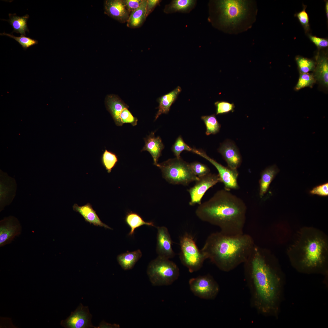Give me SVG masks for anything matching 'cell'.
I'll use <instances>...</instances> for the list:
<instances>
[{
  "instance_id": "1",
  "label": "cell",
  "mask_w": 328,
  "mask_h": 328,
  "mask_svg": "<svg viewBox=\"0 0 328 328\" xmlns=\"http://www.w3.org/2000/svg\"><path fill=\"white\" fill-rule=\"evenodd\" d=\"M244 264L251 306L264 316L278 317L285 284L278 262L268 251L255 245Z\"/></svg>"
},
{
  "instance_id": "2",
  "label": "cell",
  "mask_w": 328,
  "mask_h": 328,
  "mask_svg": "<svg viewBox=\"0 0 328 328\" xmlns=\"http://www.w3.org/2000/svg\"><path fill=\"white\" fill-rule=\"evenodd\" d=\"M246 210L242 199L224 189L200 204L195 213L201 220L219 227L221 233L235 235L243 233Z\"/></svg>"
},
{
  "instance_id": "3",
  "label": "cell",
  "mask_w": 328,
  "mask_h": 328,
  "mask_svg": "<svg viewBox=\"0 0 328 328\" xmlns=\"http://www.w3.org/2000/svg\"><path fill=\"white\" fill-rule=\"evenodd\" d=\"M288 255L292 266L299 272L327 275L328 243L319 231L306 228L299 232Z\"/></svg>"
},
{
  "instance_id": "4",
  "label": "cell",
  "mask_w": 328,
  "mask_h": 328,
  "mask_svg": "<svg viewBox=\"0 0 328 328\" xmlns=\"http://www.w3.org/2000/svg\"><path fill=\"white\" fill-rule=\"evenodd\" d=\"M255 245L248 234L229 235L220 231L208 236L201 250L220 269L228 272L245 262Z\"/></svg>"
},
{
  "instance_id": "5",
  "label": "cell",
  "mask_w": 328,
  "mask_h": 328,
  "mask_svg": "<svg viewBox=\"0 0 328 328\" xmlns=\"http://www.w3.org/2000/svg\"><path fill=\"white\" fill-rule=\"evenodd\" d=\"M161 169L164 178L170 184L187 186L199 179L193 172L190 163L181 157L170 159L158 166Z\"/></svg>"
},
{
  "instance_id": "6",
  "label": "cell",
  "mask_w": 328,
  "mask_h": 328,
  "mask_svg": "<svg viewBox=\"0 0 328 328\" xmlns=\"http://www.w3.org/2000/svg\"><path fill=\"white\" fill-rule=\"evenodd\" d=\"M147 273L153 285L167 286L171 285L178 279L179 270L173 262L158 256L149 264Z\"/></svg>"
},
{
  "instance_id": "7",
  "label": "cell",
  "mask_w": 328,
  "mask_h": 328,
  "mask_svg": "<svg viewBox=\"0 0 328 328\" xmlns=\"http://www.w3.org/2000/svg\"><path fill=\"white\" fill-rule=\"evenodd\" d=\"M180 251L179 255L182 263L190 272L200 270L207 259L205 255L197 247L193 238L186 233L180 239Z\"/></svg>"
},
{
  "instance_id": "8",
  "label": "cell",
  "mask_w": 328,
  "mask_h": 328,
  "mask_svg": "<svg viewBox=\"0 0 328 328\" xmlns=\"http://www.w3.org/2000/svg\"><path fill=\"white\" fill-rule=\"evenodd\" d=\"M219 21L224 26H234L245 16L248 10L246 1L219 0L216 2Z\"/></svg>"
},
{
  "instance_id": "9",
  "label": "cell",
  "mask_w": 328,
  "mask_h": 328,
  "mask_svg": "<svg viewBox=\"0 0 328 328\" xmlns=\"http://www.w3.org/2000/svg\"><path fill=\"white\" fill-rule=\"evenodd\" d=\"M190 290L195 296L202 299H213L219 291L218 284L210 275L192 278L189 281Z\"/></svg>"
},
{
  "instance_id": "10",
  "label": "cell",
  "mask_w": 328,
  "mask_h": 328,
  "mask_svg": "<svg viewBox=\"0 0 328 328\" xmlns=\"http://www.w3.org/2000/svg\"><path fill=\"white\" fill-rule=\"evenodd\" d=\"M193 149V152L205 159L216 168L218 172L220 182L224 185V189L230 191L231 190H237L239 189L237 180L238 172L237 169L225 167L208 156L203 151Z\"/></svg>"
},
{
  "instance_id": "11",
  "label": "cell",
  "mask_w": 328,
  "mask_h": 328,
  "mask_svg": "<svg viewBox=\"0 0 328 328\" xmlns=\"http://www.w3.org/2000/svg\"><path fill=\"white\" fill-rule=\"evenodd\" d=\"M198 177L195 185L188 190L190 197L189 202L190 206L200 204L202 198L206 191L217 183L220 182L218 174L209 173Z\"/></svg>"
},
{
  "instance_id": "12",
  "label": "cell",
  "mask_w": 328,
  "mask_h": 328,
  "mask_svg": "<svg viewBox=\"0 0 328 328\" xmlns=\"http://www.w3.org/2000/svg\"><path fill=\"white\" fill-rule=\"evenodd\" d=\"M21 225L15 217H5L0 221V247L10 244L22 232Z\"/></svg>"
},
{
  "instance_id": "13",
  "label": "cell",
  "mask_w": 328,
  "mask_h": 328,
  "mask_svg": "<svg viewBox=\"0 0 328 328\" xmlns=\"http://www.w3.org/2000/svg\"><path fill=\"white\" fill-rule=\"evenodd\" d=\"M91 318L88 308L81 304L67 319L61 321L60 324L65 328L92 327Z\"/></svg>"
},
{
  "instance_id": "14",
  "label": "cell",
  "mask_w": 328,
  "mask_h": 328,
  "mask_svg": "<svg viewBox=\"0 0 328 328\" xmlns=\"http://www.w3.org/2000/svg\"><path fill=\"white\" fill-rule=\"evenodd\" d=\"M218 151L226 162L228 167L237 169L241 166V156L238 148L232 141L226 140L221 144Z\"/></svg>"
},
{
  "instance_id": "15",
  "label": "cell",
  "mask_w": 328,
  "mask_h": 328,
  "mask_svg": "<svg viewBox=\"0 0 328 328\" xmlns=\"http://www.w3.org/2000/svg\"><path fill=\"white\" fill-rule=\"evenodd\" d=\"M156 251L159 256L169 259L175 254L172 248V241L168 229L165 227H157Z\"/></svg>"
},
{
  "instance_id": "16",
  "label": "cell",
  "mask_w": 328,
  "mask_h": 328,
  "mask_svg": "<svg viewBox=\"0 0 328 328\" xmlns=\"http://www.w3.org/2000/svg\"><path fill=\"white\" fill-rule=\"evenodd\" d=\"M17 185L15 179L6 174L0 175V211L12 201L15 195Z\"/></svg>"
},
{
  "instance_id": "17",
  "label": "cell",
  "mask_w": 328,
  "mask_h": 328,
  "mask_svg": "<svg viewBox=\"0 0 328 328\" xmlns=\"http://www.w3.org/2000/svg\"><path fill=\"white\" fill-rule=\"evenodd\" d=\"M104 7L105 14L121 23L127 22L130 14L123 0H104Z\"/></svg>"
},
{
  "instance_id": "18",
  "label": "cell",
  "mask_w": 328,
  "mask_h": 328,
  "mask_svg": "<svg viewBox=\"0 0 328 328\" xmlns=\"http://www.w3.org/2000/svg\"><path fill=\"white\" fill-rule=\"evenodd\" d=\"M105 104L107 110L110 113L116 125L121 126L122 124L120 118L122 111L129 106L117 95L113 94L108 95L105 99Z\"/></svg>"
},
{
  "instance_id": "19",
  "label": "cell",
  "mask_w": 328,
  "mask_h": 328,
  "mask_svg": "<svg viewBox=\"0 0 328 328\" xmlns=\"http://www.w3.org/2000/svg\"><path fill=\"white\" fill-rule=\"evenodd\" d=\"M144 140L145 145L142 151L149 152L153 158L154 164L158 166V159L164 148L161 138L159 136L155 137L154 133L152 132Z\"/></svg>"
},
{
  "instance_id": "20",
  "label": "cell",
  "mask_w": 328,
  "mask_h": 328,
  "mask_svg": "<svg viewBox=\"0 0 328 328\" xmlns=\"http://www.w3.org/2000/svg\"><path fill=\"white\" fill-rule=\"evenodd\" d=\"M73 210L78 212L84 217L85 221L97 226L103 227L109 229H112L107 225L103 223L93 209L92 205L88 203L85 205L79 206L74 204L73 206Z\"/></svg>"
},
{
  "instance_id": "21",
  "label": "cell",
  "mask_w": 328,
  "mask_h": 328,
  "mask_svg": "<svg viewBox=\"0 0 328 328\" xmlns=\"http://www.w3.org/2000/svg\"><path fill=\"white\" fill-rule=\"evenodd\" d=\"M181 90V87L178 86L172 91L158 98L157 101L159 105L155 120L162 114H167L169 112L171 106L177 99Z\"/></svg>"
},
{
  "instance_id": "22",
  "label": "cell",
  "mask_w": 328,
  "mask_h": 328,
  "mask_svg": "<svg viewBox=\"0 0 328 328\" xmlns=\"http://www.w3.org/2000/svg\"><path fill=\"white\" fill-rule=\"evenodd\" d=\"M313 75L316 80L326 87L328 86V59L326 55L319 54L316 57V62Z\"/></svg>"
},
{
  "instance_id": "23",
  "label": "cell",
  "mask_w": 328,
  "mask_h": 328,
  "mask_svg": "<svg viewBox=\"0 0 328 328\" xmlns=\"http://www.w3.org/2000/svg\"><path fill=\"white\" fill-rule=\"evenodd\" d=\"M196 2L194 0H173L165 6L163 11L166 14L189 13L195 8Z\"/></svg>"
},
{
  "instance_id": "24",
  "label": "cell",
  "mask_w": 328,
  "mask_h": 328,
  "mask_svg": "<svg viewBox=\"0 0 328 328\" xmlns=\"http://www.w3.org/2000/svg\"><path fill=\"white\" fill-rule=\"evenodd\" d=\"M279 171L276 166L274 165L266 168L262 171L259 181L261 198L267 193L271 183Z\"/></svg>"
},
{
  "instance_id": "25",
  "label": "cell",
  "mask_w": 328,
  "mask_h": 328,
  "mask_svg": "<svg viewBox=\"0 0 328 328\" xmlns=\"http://www.w3.org/2000/svg\"><path fill=\"white\" fill-rule=\"evenodd\" d=\"M146 3L147 0H143L140 6L131 13L127 22L128 27L137 28L142 26L146 18Z\"/></svg>"
},
{
  "instance_id": "26",
  "label": "cell",
  "mask_w": 328,
  "mask_h": 328,
  "mask_svg": "<svg viewBox=\"0 0 328 328\" xmlns=\"http://www.w3.org/2000/svg\"><path fill=\"white\" fill-rule=\"evenodd\" d=\"M142 255L139 249L131 252L127 251L118 255L117 257V260L123 269L128 270L133 268L141 257Z\"/></svg>"
},
{
  "instance_id": "27",
  "label": "cell",
  "mask_w": 328,
  "mask_h": 328,
  "mask_svg": "<svg viewBox=\"0 0 328 328\" xmlns=\"http://www.w3.org/2000/svg\"><path fill=\"white\" fill-rule=\"evenodd\" d=\"M9 20L2 19L8 21L13 29L12 33L15 32L22 35L26 36V32H29L27 26V21L29 18L28 15L19 16L15 13L9 14Z\"/></svg>"
},
{
  "instance_id": "28",
  "label": "cell",
  "mask_w": 328,
  "mask_h": 328,
  "mask_svg": "<svg viewBox=\"0 0 328 328\" xmlns=\"http://www.w3.org/2000/svg\"><path fill=\"white\" fill-rule=\"evenodd\" d=\"M125 221L131 229L128 234V236L132 235L136 229L143 225L156 227L153 222H146L139 214L132 211L129 212L127 213Z\"/></svg>"
},
{
  "instance_id": "29",
  "label": "cell",
  "mask_w": 328,
  "mask_h": 328,
  "mask_svg": "<svg viewBox=\"0 0 328 328\" xmlns=\"http://www.w3.org/2000/svg\"><path fill=\"white\" fill-rule=\"evenodd\" d=\"M201 119L205 125L206 128V134L207 135H214L219 132L220 125L218 122L215 114L202 116Z\"/></svg>"
},
{
  "instance_id": "30",
  "label": "cell",
  "mask_w": 328,
  "mask_h": 328,
  "mask_svg": "<svg viewBox=\"0 0 328 328\" xmlns=\"http://www.w3.org/2000/svg\"><path fill=\"white\" fill-rule=\"evenodd\" d=\"M101 161L108 173H110L116 165L118 158L114 153L105 149L102 155Z\"/></svg>"
},
{
  "instance_id": "31",
  "label": "cell",
  "mask_w": 328,
  "mask_h": 328,
  "mask_svg": "<svg viewBox=\"0 0 328 328\" xmlns=\"http://www.w3.org/2000/svg\"><path fill=\"white\" fill-rule=\"evenodd\" d=\"M300 73H308L309 72L314 71L316 62L313 60L300 56L296 57Z\"/></svg>"
},
{
  "instance_id": "32",
  "label": "cell",
  "mask_w": 328,
  "mask_h": 328,
  "mask_svg": "<svg viewBox=\"0 0 328 328\" xmlns=\"http://www.w3.org/2000/svg\"><path fill=\"white\" fill-rule=\"evenodd\" d=\"M316 79L313 74L309 73H300L299 77L295 89L299 90L306 87H312Z\"/></svg>"
},
{
  "instance_id": "33",
  "label": "cell",
  "mask_w": 328,
  "mask_h": 328,
  "mask_svg": "<svg viewBox=\"0 0 328 328\" xmlns=\"http://www.w3.org/2000/svg\"><path fill=\"white\" fill-rule=\"evenodd\" d=\"M0 34L2 36H6L13 39L21 46L24 50H26L38 43V41L37 40L24 35H21L20 36L17 37L5 32L0 33Z\"/></svg>"
},
{
  "instance_id": "34",
  "label": "cell",
  "mask_w": 328,
  "mask_h": 328,
  "mask_svg": "<svg viewBox=\"0 0 328 328\" xmlns=\"http://www.w3.org/2000/svg\"><path fill=\"white\" fill-rule=\"evenodd\" d=\"M172 150L176 157H180V154L183 151L193 152V149L192 148L184 141L180 136H179L176 139L172 148Z\"/></svg>"
},
{
  "instance_id": "35",
  "label": "cell",
  "mask_w": 328,
  "mask_h": 328,
  "mask_svg": "<svg viewBox=\"0 0 328 328\" xmlns=\"http://www.w3.org/2000/svg\"><path fill=\"white\" fill-rule=\"evenodd\" d=\"M214 105L216 108V114H223L233 112L235 106L233 103L226 101H220L216 102Z\"/></svg>"
},
{
  "instance_id": "36",
  "label": "cell",
  "mask_w": 328,
  "mask_h": 328,
  "mask_svg": "<svg viewBox=\"0 0 328 328\" xmlns=\"http://www.w3.org/2000/svg\"><path fill=\"white\" fill-rule=\"evenodd\" d=\"M193 173L197 177H200L210 173V169L206 165L198 162L190 163Z\"/></svg>"
},
{
  "instance_id": "37",
  "label": "cell",
  "mask_w": 328,
  "mask_h": 328,
  "mask_svg": "<svg viewBox=\"0 0 328 328\" xmlns=\"http://www.w3.org/2000/svg\"><path fill=\"white\" fill-rule=\"evenodd\" d=\"M128 108H126L122 111L120 116L121 121L123 124L129 123L135 126L137 124L138 119L132 115Z\"/></svg>"
},
{
  "instance_id": "38",
  "label": "cell",
  "mask_w": 328,
  "mask_h": 328,
  "mask_svg": "<svg viewBox=\"0 0 328 328\" xmlns=\"http://www.w3.org/2000/svg\"><path fill=\"white\" fill-rule=\"evenodd\" d=\"M306 6H304L303 10L298 12L296 15L298 20L303 27L306 32H307L309 30V18L306 11Z\"/></svg>"
},
{
  "instance_id": "39",
  "label": "cell",
  "mask_w": 328,
  "mask_h": 328,
  "mask_svg": "<svg viewBox=\"0 0 328 328\" xmlns=\"http://www.w3.org/2000/svg\"><path fill=\"white\" fill-rule=\"evenodd\" d=\"M312 194H316L320 196H326L328 195V183H326L314 187L310 191Z\"/></svg>"
},
{
  "instance_id": "40",
  "label": "cell",
  "mask_w": 328,
  "mask_h": 328,
  "mask_svg": "<svg viewBox=\"0 0 328 328\" xmlns=\"http://www.w3.org/2000/svg\"><path fill=\"white\" fill-rule=\"evenodd\" d=\"M123 1L126 9L130 14L140 6L143 0H123Z\"/></svg>"
},
{
  "instance_id": "41",
  "label": "cell",
  "mask_w": 328,
  "mask_h": 328,
  "mask_svg": "<svg viewBox=\"0 0 328 328\" xmlns=\"http://www.w3.org/2000/svg\"><path fill=\"white\" fill-rule=\"evenodd\" d=\"M309 37L311 41L319 48H326L328 46V40L327 39L311 35H309Z\"/></svg>"
},
{
  "instance_id": "42",
  "label": "cell",
  "mask_w": 328,
  "mask_h": 328,
  "mask_svg": "<svg viewBox=\"0 0 328 328\" xmlns=\"http://www.w3.org/2000/svg\"><path fill=\"white\" fill-rule=\"evenodd\" d=\"M161 2V1L160 0H147L146 13V18L154 10L155 8L160 4Z\"/></svg>"
},
{
  "instance_id": "43",
  "label": "cell",
  "mask_w": 328,
  "mask_h": 328,
  "mask_svg": "<svg viewBox=\"0 0 328 328\" xmlns=\"http://www.w3.org/2000/svg\"><path fill=\"white\" fill-rule=\"evenodd\" d=\"M325 10L326 14V18L328 19V2L326 1L325 5Z\"/></svg>"
}]
</instances>
